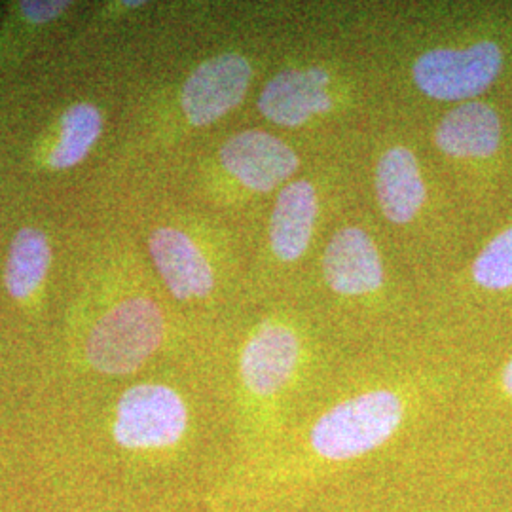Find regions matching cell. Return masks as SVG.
<instances>
[{
	"label": "cell",
	"mask_w": 512,
	"mask_h": 512,
	"mask_svg": "<svg viewBox=\"0 0 512 512\" xmlns=\"http://www.w3.org/2000/svg\"><path fill=\"white\" fill-rule=\"evenodd\" d=\"M317 277L321 298L346 306H376L395 296L382 239L365 220H344L332 228L317 258Z\"/></svg>",
	"instance_id": "obj_1"
},
{
	"label": "cell",
	"mask_w": 512,
	"mask_h": 512,
	"mask_svg": "<svg viewBox=\"0 0 512 512\" xmlns=\"http://www.w3.org/2000/svg\"><path fill=\"white\" fill-rule=\"evenodd\" d=\"M403 399L391 389H370L329 408L311 427L321 458L346 461L376 450L403 423Z\"/></svg>",
	"instance_id": "obj_2"
},
{
	"label": "cell",
	"mask_w": 512,
	"mask_h": 512,
	"mask_svg": "<svg viewBox=\"0 0 512 512\" xmlns=\"http://www.w3.org/2000/svg\"><path fill=\"white\" fill-rule=\"evenodd\" d=\"M327 203L325 186L311 175L294 177L275 194L264 245L272 279H289L306 264L321 238Z\"/></svg>",
	"instance_id": "obj_3"
},
{
	"label": "cell",
	"mask_w": 512,
	"mask_h": 512,
	"mask_svg": "<svg viewBox=\"0 0 512 512\" xmlns=\"http://www.w3.org/2000/svg\"><path fill=\"white\" fill-rule=\"evenodd\" d=\"M165 334L164 313L147 296L112 306L93 327L86 344L90 365L110 376H126L147 363Z\"/></svg>",
	"instance_id": "obj_4"
},
{
	"label": "cell",
	"mask_w": 512,
	"mask_h": 512,
	"mask_svg": "<svg viewBox=\"0 0 512 512\" xmlns=\"http://www.w3.org/2000/svg\"><path fill=\"white\" fill-rule=\"evenodd\" d=\"M503 69V50L494 40L469 46H433L410 63V80L425 99L461 105L486 92Z\"/></svg>",
	"instance_id": "obj_5"
},
{
	"label": "cell",
	"mask_w": 512,
	"mask_h": 512,
	"mask_svg": "<svg viewBox=\"0 0 512 512\" xmlns=\"http://www.w3.org/2000/svg\"><path fill=\"white\" fill-rule=\"evenodd\" d=\"M342 78L327 65H293L272 74L258 93L260 116L279 129H306L342 109Z\"/></svg>",
	"instance_id": "obj_6"
},
{
	"label": "cell",
	"mask_w": 512,
	"mask_h": 512,
	"mask_svg": "<svg viewBox=\"0 0 512 512\" xmlns=\"http://www.w3.org/2000/svg\"><path fill=\"white\" fill-rule=\"evenodd\" d=\"M372 196L382 222L395 234H412L429 217V177L418 147L384 141L372 162Z\"/></svg>",
	"instance_id": "obj_7"
},
{
	"label": "cell",
	"mask_w": 512,
	"mask_h": 512,
	"mask_svg": "<svg viewBox=\"0 0 512 512\" xmlns=\"http://www.w3.org/2000/svg\"><path fill=\"white\" fill-rule=\"evenodd\" d=\"M188 427V408L169 385L139 384L116 406L114 439L128 450H158L177 444Z\"/></svg>",
	"instance_id": "obj_8"
},
{
	"label": "cell",
	"mask_w": 512,
	"mask_h": 512,
	"mask_svg": "<svg viewBox=\"0 0 512 512\" xmlns=\"http://www.w3.org/2000/svg\"><path fill=\"white\" fill-rule=\"evenodd\" d=\"M219 160L243 190L256 196H275L302 169L298 150L266 129H243L230 135L220 147Z\"/></svg>",
	"instance_id": "obj_9"
},
{
	"label": "cell",
	"mask_w": 512,
	"mask_h": 512,
	"mask_svg": "<svg viewBox=\"0 0 512 512\" xmlns=\"http://www.w3.org/2000/svg\"><path fill=\"white\" fill-rule=\"evenodd\" d=\"M253 82V65L245 55L226 52L200 63L184 80L181 109L190 126L205 128L243 103Z\"/></svg>",
	"instance_id": "obj_10"
},
{
	"label": "cell",
	"mask_w": 512,
	"mask_h": 512,
	"mask_svg": "<svg viewBox=\"0 0 512 512\" xmlns=\"http://www.w3.org/2000/svg\"><path fill=\"white\" fill-rule=\"evenodd\" d=\"M300 359L302 340L293 323L279 315L266 317L241 349V382L256 397H274L291 384Z\"/></svg>",
	"instance_id": "obj_11"
},
{
	"label": "cell",
	"mask_w": 512,
	"mask_h": 512,
	"mask_svg": "<svg viewBox=\"0 0 512 512\" xmlns=\"http://www.w3.org/2000/svg\"><path fill=\"white\" fill-rule=\"evenodd\" d=\"M148 249L167 291L177 300H203L215 291V268L188 232L160 226L150 234Z\"/></svg>",
	"instance_id": "obj_12"
},
{
	"label": "cell",
	"mask_w": 512,
	"mask_h": 512,
	"mask_svg": "<svg viewBox=\"0 0 512 512\" xmlns=\"http://www.w3.org/2000/svg\"><path fill=\"white\" fill-rule=\"evenodd\" d=\"M503 126L488 103L467 101L448 110L433 129V145L452 160H486L501 145Z\"/></svg>",
	"instance_id": "obj_13"
},
{
	"label": "cell",
	"mask_w": 512,
	"mask_h": 512,
	"mask_svg": "<svg viewBox=\"0 0 512 512\" xmlns=\"http://www.w3.org/2000/svg\"><path fill=\"white\" fill-rule=\"evenodd\" d=\"M52 264V247L46 234L37 228H21L12 239L4 270L8 293L25 300L46 279Z\"/></svg>",
	"instance_id": "obj_14"
},
{
	"label": "cell",
	"mask_w": 512,
	"mask_h": 512,
	"mask_svg": "<svg viewBox=\"0 0 512 512\" xmlns=\"http://www.w3.org/2000/svg\"><path fill=\"white\" fill-rule=\"evenodd\" d=\"M103 133V114L92 103H76L61 118L59 139L48 158L52 169L80 164Z\"/></svg>",
	"instance_id": "obj_15"
},
{
	"label": "cell",
	"mask_w": 512,
	"mask_h": 512,
	"mask_svg": "<svg viewBox=\"0 0 512 512\" xmlns=\"http://www.w3.org/2000/svg\"><path fill=\"white\" fill-rule=\"evenodd\" d=\"M471 274L476 285L486 291L512 289V226L478 253Z\"/></svg>",
	"instance_id": "obj_16"
},
{
	"label": "cell",
	"mask_w": 512,
	"mask_h": 512,
	"mask_svg": "<svg viewBox=\"0 0 512 512\" xmlns=\"http://www.w3.org/2000/svg\"><path fill=\"white\" fill-rule=\"evenodd\" d=\"M21 14L31 23H48L52 19L59 18L71 2H61V0H29L21 2Z\"/></svg>",
	"instance_id": "obj_17"
},
{
	"label": "cell",
	"mask_w": 512,
	"mask_h": 512,
	"mask_svg": "<svg viewBox=\"0 0 512 512\" xmlns=\"http://www.w3.org/2000/svg\"><path fill=\"white\" fill-rule=\"evenodd\" d=\"M503 385L507 389V393L512 395V359L509 361V365L505 366V372H503Z\"/></svg>",
	"instance_id": "obj_18"
}]
</instances>
